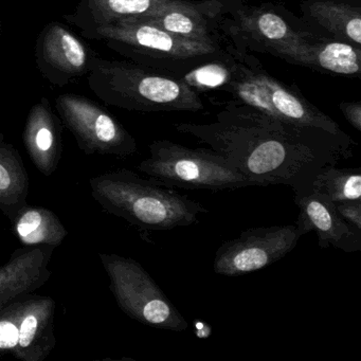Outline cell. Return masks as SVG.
I'll return each mask as SVG.
<instances>
[{"label":"cell","mask_w":361,"mask_h":361,"mask_svg":"<svg viewBox=\"0 0 361 361\" xmlns=\"http://www.w3.org/2000/svg\"><path fill=\"white\" fill-rule=\"evenodd\" d=\"M270 54L287 62L310 67L334 75H358L360 73V47L302 32L297 41L279 46Z\"/></svg>","instance_id":"13"},{"label":"cell","mask_w":361,"mask_h":361,"mask_svg":"<svg viewBox=\"0 0 361 361\" xmlns=\"http://www.w3.org/2000/svg\"><path fill=\"white\" fill-rule=\"evenodd\" d=\"M9 221L14 235L24 247L56 248L68 235V230L58 215L45 207L27 202Z\"/></svg>","instance_id":"18"},{"label":"cell","mask_w":361,"mask_h":361,"mask_svg":"<svg viewBox=\"0 0 361 361\" xmlns=\"http://www.w3.org/2000/svg\"><path fill=\"white\" fill-rule=\"evenodd\" d=\"M56 300L25 293L0 308V356L44 361L56 345Z\"/></svg>","instance_id":"8"},{"label":"cell","mask_w":361,"mask_h":361,"mask_svg":"<svg viewBox=\"0 0 361 361\" xmlns=\"http://www.w3.org/2000/svg\"><path fill=\"white\" fill-rule=\"evenodd\" d=\"M312 191L326 196L334 204L361 200V168L329 166L314 176Z\"/></svg>","instance_id":"22"},{"label":"cell","mask_w":361,"mask_h":361,"mask_svg":"<svg viewBox=\"0 0 361 361\" xmlns=\"http://www.w3.org/2000/svg\"><path fill=\"white\" fill-rule=\"evenodd\" d=\"M92 197L106 212L135 227L156 231L189 227L209 210L189 196L142 178L128 169L111 171L90 180Z\"/></svg>","instance_id":"2"},{"label":"cell","mask_w":361,"mask_h":361,"mask_svg":"<svg viewBox=\"0 0 361 361\" xmlns=\"http://www.w3.org/2000/svg\"><path fill=\"white\" fill-rule=\"evenodd\" d=\"M335 206L336 210L346 223L361 230V200L335 204Z\"/></svg>","instance_id":"24"},{"label":"cell","mask_w":361,"mask_h":361,"mask_svg":"<svg viewBox=\"0 0 361 361\" xmlns=\"http://www.w3.org/2000/svg\"><path fill=\"white\" fill-rule=\"evenodd\" d=\"M240 29L264 51L297 41L302 32L293 30L284 18L268 10H257L240 18Z\"/></svg>","instance_id":"21"},{"label":"cell","mask_w":361,"mask_h":361,"mask_svg":"<svg viewBox=\"0 0 361 361\" xmlns=\"http://www.w3.org/2000/svg\"><path fill=\"white\" fill-rule=\"evenodd\" d=\"M138 170L170 189L225 191L250 187L242 173L212 149H191L170 140H156Z\"/></svg>","instance_id":"5"},{"label":"cell","mask_w":361,"mask_h":361,"mask_svg":"<svg viewBox=\"0 0 361 361\" xmlns=\"http://www.w3.org/2000/svg\"><path fill=\"white\" fill-rule=\"evenodd\" d=\"M142 22L156 25L171 35L189 41L216 44L211 35L210 25L202 14L200 6L185 0L178 5L164 8L151 16L139 18Z\"/></svg>","instance_id":"20"},{"label":"cell","mask_w":361,"mask_h":361,"mask_svg":"<svg viewBox=\"0 0 361 361\" xmlns=\"http://www.w3.org/2000/svg\"><path fill=\"white\" fill-rule=\"evenodd\" d=\"M81 35L103 42L136 64L166 71L175 78L202 63L226 56L217 44L181 39L142 20L118 22L81 31Z\"/></svg>","instance_id":"4"},{"label":"cell","mask_w":361,"mask_h":361,"mask_svg":"<svg viewBox=\"0 0 361 361\" xmlns=\"http://www.w3.org/2000/svg\"><path fill=\"white\" fill-rule=\"evenodd\" d=\"M0 29H1V26H0Z\"/></svg>","instance_id":"27"},{"label":"cell","mask_w":361,"mask_h":361,"mask_svg":"<svg viewBox=\"0 0 361 361\" xmlns=\"http://www.w3.org/2000/svg\"><path fill=\"white\" fill-rule=\"evenodd\" d=\"M301 13L308 24L318 27L329 39L360 47L361 7L354 0H305Z\"/></svg>","instance_id":"17"},{"label":"cell","mask_w":361,"mask_h":361,"mask_svg":"<svg viewBox=\"0 0 361 361\" xmlns=\"http://www.w3.org/2000/svg\"><path fill=\"white\" fill-rule=\"evenodd\" d=\"M90 90L105 104L140 113L200 111L204 103L180 80L136 63L94 56L87 73Z\"/></svg>","instance_id":"3"},{"label":"cell","mask_w":361,"mask_h":361,"mask_svg":"<svg viewBox=\"0 0 361 361\" xmlns=\"http://www.w3.org/2000/svg\"><path fill=\"white\" fill-rule=\"evenodd\" d=\"M54 248L49 246L16 249L0 266V308L25 295L35 293L51 278L49 269Z\"/></svg>","instance_id":"15"},{"label":"cell","mask_w":361,"mask_h":361,"mask_svg":"<svg viewBox=\"0 0 361 361\" xmlns=\"http://www.w3.org/2000/svg\"><path fill=\"white\" fill-rule=\"evenodd\" d=\"M295 204L299 208L295 225L303 235L314 231L321 248L333 246L344 252L361 250V230L346 223L326 196L310 190L295 194Z\"/></svg>","instance_id":"12"},{"label":"cell","mask_w":361,"mask_h":361,"mask_svg":"<svg viewBox=\"0 0 361 361\" xmlns=\"http://www.w3.org/2000/svg\"><path fill=\"white\" fill-rule=\"evenodd\" d=\"M185 0H80L75 12L64 16L81 31L124 20H139Z\"/></svg>","instance_id":"16"},{"label":"cell","mask_w":361,"mask_h":361,"mask_svg":"<svg viewBox=\"0 0 361 361\" xmlns=\"http://www.w3.org/2000/svg\"><path fill=\"white\" fill-rule=\"evenodd\" d=\"M0 359H1V356H0Z\"/></svg>","instance_id":"26"},{"label":"cell","mask_w":361,"mask_h":361,"mask_svg":"<svg viewBox=\"0 0 361 361\" xmlns=\"http://www.w3.org/2000/svg\"><path fill=\"white\" fill-rule=\"evenodd\" d=\"M63 128L45 97L31 107L23 132L25 149L33 166L44 176H52L63 154Z\"/></svg>","instance_id":"14"},{"label":"cell","mask_w":361,"mask_h":361,"mask_svg":"<svg viewBox=\"0 0 361 361\" xmlns=\"http://www.w3.org/2000/svg\"><path fill=\"white\" fill-rule=\"evenodd\" d=\"M30 181L22 156L0 133V211L11 219L28 200Z\"/></svg>","instance_id":"19"},{"label":"cell","mask_w":361,"mask_h":361,"mask_svg":"<svg viewBox=\"0 0 361 361\" xmlns=\"http://www.w3.org/2000/svg\"><path fill=\"white\" fill-rule=\"evenodd\" d=\"M56 109L85 155L126 159L136 153V139L98 103L81 94H65L56 98Z\"/></svg>","instance_id":"9"},{"label":"cell","mask_w":361,"mask_h":361,"mask_svg":"<svg viewBox=\"0 0 361 361\" xmlns=\"http://www.w3.org/2000/svg\"><path fill=\"white\" fill-rule=\"evenodd\" d=\"M175 128L209 145L251 185H288L295 194L310 191L322 169L352 158L357 145L350 136L284 123L243 104L228 105L213 123Z\"/></svg>","instance_id":"1"},{"label":"cell","mask_w":361,"mask_h":361,"mask_svg":"<svg viewBox=\"0 0 361 361\" xmlns=\"http://www.w3.org/2000/svg\"><path fill=\"white\" fill-rule=\"evenodd\" d=\"M227 92H231L240 104L284 123L348 137L337 122L265 71L238 64L235 78Z\"/></svg>","instance_id":"7"},{"label":"cell","mask_w":361,"mask_h":361,"mask_svg":"<svg viewBox=\"0 0 361 361\" xmlns=\"http://www.w3.org/2000/svg\"><path fill=\"white\" fill-rule=\"evenodd\" d=\"M340 109L350 126L361 132V104L356 103H341Z\"/></svg>","instance_id":"25"},{"label":"cell","mask_w":361,"mask_h":361,"mask_svg":"<svg viewBox=\"0 0 361 361\" xmlns=\"http://www.w3.org/2000/svg\"><path fill=\"white\" fill-rule=\"evenodd\" d=\"M98 255L109 276V289L124 314L155 329H188L185 317L139 262L116 253Z\"/></svg>","instance_id":"6"},{"label":"cell","mask_w":361,"mask_h":361,"mask_svg":"<svg viewBox=\"0 0 361 361\" xmlns=\"http://www.w3.org/2000/svg\"><path fill=\"white\" fill-rule=\"evenodd\" d=\"M238 64L227 56L197 65L181 73L177 79L196 90H227L236 75Z\"/></svg>","instance_id":"23"},{"label":"cell","mask_w":361,"mask_h":361,"mask_svg":"<svg viewBox=\"0 0 361 361\" xmlns=\"http://www.w3.org/2000/svg\"><path fill=\"white\" fill-rule=\"evenodd\" d=\"M302 236L295 223L250 228L219 247L213 270L219 276H238L264 269L290 253Z\"/></svg>","instance_id":"10"},{"label":"cell","mask_w":361,"mask_h":361,"mask_svg":"<svg viewBox=\"0 0 361 361\" xmlns=\"http://www.w3.org/2000/svg\"><path fill=\"white\" fill-rule=\"evenodd\" d=\"M35 64L44 79L56 87L87 75L97 56L61 23L46 25L37 37Z\"/></svg>","instance_id":"11"}]
</instances>
